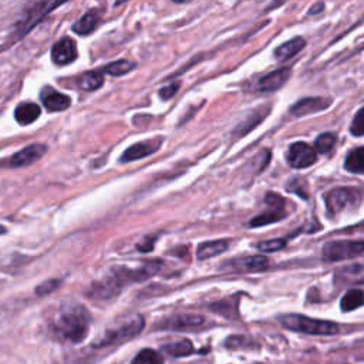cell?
Instances as JSON below:
<instances>
[{
    "label": "cell",
    "instance_id": "obj_1",
    "mask_svg": "<svg viewBox=\"0 0 364 364\" xmlns=\"http://www.w3.org/2000/svg\"><path fill=\"white\" fill-rule=\"evenodd\" d=\"M91 316L88 310L77 303H68L58 309L50 323L51 333L61 341L80 343L90 330Z\"/></svg>",
    "mask_w": 364,
    "mask_h": 364
},
{
    "label": "cell",
    "instance_id": "obj_2",
    "mask_svg": "<svg viewBox=\"0 0 364 364\" xmlns=\"http://www.w3.org/2000/svg\"><path fill=\"white\" fill-rule=\"evenodd\" d=\"M280 321L284 327H287L290 330H294V331H301V333H306V334L328 336V334L338 333V326L333 321L310 318V317L300 316V314L282 316Z\"/></svg>",
    "mask_w": 364,
    "mask_h": 364
},
{
    "label": "cell",
    "instance_id": "obj_3",
    "mask_svg": "<svg viewBox=\"0 0 364 364\" xmlns=\"http://www.w3.org/2000/svg\"><path fill=\"white\" fill-rule=\"evenodd\" d=\"M364 253V240H331L323 247V259L338 262L353 259Z\"/></svg>",
    "mask_w": 364,
    "mask_h": 364
},
{
    "label": "cell",
    "instance_id": "obj_4",
    "mask_svg": "<svg viewBox=\"0 0 364 364\" xmlns=\"http://www.w3.org/2000/svg\"><path fill=\"white\" fill-rule=\"evenodd\" d=\"M142 327H144V318L141 316H136L132 320L127 321L125 324L108 330L94 346L105 347V346L121 343V341L128 340V338L134 337L135 334H138L142 330Z\"/></svg>",
    "mask_w": 364,
    "mask_h": 364
},
{
    "label": "cell",
    "instance_id": "obj_5",
    "mask_svg": "<svg viewBox=\"0 0 364 364\" xmlns=\"http://www.w3.org/2000/svg\"><path fill=\"white\" fill-rule=\"evenodd\" d=\"M327 209L330 213H340L350 206H355L360 202V192L354 188H336L324 196Z\"/></svg>",
    "mask_w": 364,
    "mask_h": 364
},
{
    "label": "cell",
    "instance_id": "obj_6",
    "mask_svg": "<svg viewBox=\"0 0 364 364\" xmlns=\"http://www.w3.org/2000/svg\"><path fill=\"white\" fill-rule=\"evenodd\" d=\"M266 203L270 205V210L267 212H263L257 216H255L252 220H250V226L252 228H259V226H263V225H269V223H274L280 219H283L286 216V212H284V199L273 192H269L264 198Z\"/></svg>",
    "mask_w": 364,
    "mask_h": 364
},
{
    "label": "cell",
    "instance_id": "obj_7",
    "mask_svg": "<svg viewBox=\"0 0 364 364\" xmlns=\"http://www.w3.org/2000/svg\"><path fill=\"white\" fill-rule=\"evenodd\" d=\"M286 159L291 168L303 169L313 165L317 159V152L306 142H294L289 146Z\"/></svg>",
    "mask_w": 364,
    "mask_h": 364
},
{
    "label": "cell",
    "instance_id": "obj_8",
    "mask_svg": "<svg viewBox=\"0 0 364 364\" xmlns=\"http://www.w3.org/2000/svg\"><path fill=\"white\" fill-rule=\"evenodd\" d=\"M47 151V145L44 144H31L27 145L26 148L17 151L11 156H9L6 161L1 162V166L4 168H20V166H27L37 159H40Z\"/></svg>",
    "mask_w": 364,
    "mask_h": 364
},
{
    "label": "cell",
    "instance_id": "obj_9",
    "mask_svg": "<svg viewBox=\"0 0 364 364\" xmlns=\"http://www.w3.org/2000/svg\"><path fill=\"white\" fill-rule=\"evenodd\" d=\"M77 46L71 37L60 38L51 48V60L57 65L70 64L77 58Z\"/></svg>",
    "mask_w": 364,
    "mask_h": 364
},
{
    "label": "cell",
    "instance_id": "obj_10",
    "mask_svg": "<svg viewBox=\"0 0 364 364\" xmlns=\"http://www.w3.org/2000/svg\"><path fill=\"white\" fill-rule=\"evenodd\" d=\"M290 68L289 67H282L277 68L266 75H263L257 82H256V90L262 91V92H273L276 90H279L280 87H283L286 84V81L290 77Z\"/></svg>",
    "mask_w": 364,
    "mask_h": 364
},
{
    "label": "cell",
    "instance_id": "obj_11",
    "mask_svg": "<svg viewBox=\"0 0 364 364\" xmlns=\"http://www.w3.org/2000/svg\"><path fill=\"white\" fill-rule=\"evenodd\" d=\"M330 105V100L323 98V97H307L299 100L291 108L290 114L294 117H301V115H309L314 112H320L326 109Z\"/></svg>",
    "mask_w": 364,
    "mask_h": 364
},
{
    "label": "cell",
    "instance_id": "obj_12",
    "mask_svg": "<svg viewBox=\"0 0 364 364\" xmlns=\"http://www.w3.org/2000/svg\"><path fill=\"white\" fill-rule=\"evenodd\" d=\"M161 144V139H151V141H142L131 145L119 158L121 162H131L141 158H145L151 154H154Z\"/></svg>",
    "mask_w": 364,
    "mask_h": 364
},
{
    "label": "cell",
    "instance_id": "obj_13",
    "mask_svg": "<svg viewBox=\"0 0 364 364\" xmlns=\"http://www.w3.org/2000/svg\"><path fill=\"white\" fill-rule=\"evenodd\" d=\"M40 98H41L43 105L48 111H63V109H67L71 104V100L68 95L61 94V92L53 90L51 87L43 88Z\"/></svg>",
    "mask_w": 364,
    "mask_h": 364
},
{
    "label": "cell",
    "instance_id": "obj_14",
    "mask_svg": "<svg viewBox=\"0 0 364 364\" xmlns=\"http://www.w3.org/2000/svg\"><path fill=\"white\" fill-rule=\"evenodd\" d=\"M232 267L236 270H245V272H260L269 267V259L262 255L255 256H246L236 260H230Z\"/></svg>",
    "mask_w": 364,
    "mask_h": 364
},
{
    "label": "cell",
    "instance_id": "obj_15",
    "mask_svg": "<svg viewBox=\"0 0 364 364\" xmlns=\"http://www.w3.org/2000/svg\"><path fill=\"white\" fill-rule=\"evenodd\" d=\"M41 114V109L34 102H21L14 109V118L20 125L33 124Z\"/></svg>",
    "mask_w": 364,
    "mask_h": 364
},
{
    "label": "cell",
    "instance_id": "obj_16",
    "mask_svg": "<svg viewBox=\"0 0 364 364\" xmlns=\"http://www.w3.org/2000/svg\"><path fill=\"white\" fill-rule=\"evenodd\" d=\"M229 246V240L226 239H219V240H212V242H203L198 246L196 256L199 260H205L209 257H215L220 253H223Z\"/></svg>",
    "mask_w": 364,
    "mask_h": 364
},
{
    "label": "cell",
    "instance_id": "obj_17",
    "mask_svg": "<svg viewBox=\"0 0 364 364\" xmlns=\"http://www.w3.org/2000/svg\"><path fill=\"white\" fill-rule=\"evenodd\" d=\"M306 41L304 38L301 37H294L286 43H283L282 46H279L276 50H274V57L276 60L279 61H286V60H290L291 57H294L303 47H304Z\"/></svg>",
    "mask_w": 364,
    "mask_h": 364
},
{
    "label": "cell",
    "instance_id": "obj_18",
    "mask_svg": "<svg viewBox=\"0 0 364 364\" xmlns=\"http://www.w3.org/2000/svg\"><path fill=\"white\" fill-rule=\"evenodd\" d=\"M100 20V14L97 10H88L81 18H78L74 24H73V31H75L77 34L81 36H88L91 34Z\"/></svg>",
    "mask_w": 364,
    "mask_h": 364
},
{
    "label": "cell",
    "instance_id": "obj_19",
    "mask_svg": "<svg viewBox=\"0 0 364 364\" xmlns=\"http://www.w3.org/2000/svg\"><path fill=\"white\" fill-rule=\"evenodd\" d=\"M344 168L353 173H364V146L354 148L347 154Z\"/></svg>",
    "mask_w": 364,
    "mask_h": 364
},
{
    "label": "cell",
    "instance_id": "obj_20",
    "mask_svg": "<svg viewBox=\"0 0 364 364\" xmlns=\"http://www.w3.org/2000/svg\"><path fill=\"white\" fill-rule=\"evenodd\" d=\"M104 84L102 70L87 71L78 77V87L84 91H94Z\"/></svg>",
    "mask_w": 364,
    "mask_h": 364
},
{
    "label": "cell",
    "instance_id": "obj_21",
    "mask_svg": "<svg viewBox=\"0 0 364 364\" xmlns=\"http://www.w3.org/2000/svg\"><path fill=\"white\" fill-rule=\"evenodd\" d=\"M340 306L343 311H351V310H355L357 307L364 306V290H360V289L348 290L341 297Z\"/></svg>",
    "mask_w": 364,
    "mask_h": 364
},
{
    "label": "cell",
    "instance_id": "obj_22",
    "mask_svg": "<svg viewBox=\"0 0 364 364\" xmlns=\"http://www.w3.org/2000/svg\"><path fill=\"white\" fill-rule=\"evenodd\" d=\"M338 279L350 283H364V264H350L341 267L338 272Z\"/></svg>",
    "mask_w": 364,
    "mask_h": 364
},
{
    "label": "cell",
    "instance_id": "obj_23",
    "mask_svg": "<svg viewBox=\"0 0 364 364\" xmlns=\"http://www.w3.org/2000/svg\"><path fill=\"white\" fill-rule=\"evenodd\" d=\"M203 323L202 316H195V314H185V316H176L168 320L166 327L168 328H191L200 326Z\"/></svg>",
    "mask_w": 364,
    "mask_h": 364
},
{
    "label": "cell",
    "instance_id": "obj_24",
    "mask_svg": "<svg viewBox=\"0 0 364 364\" xmlns=\"http://www.w3.org/2000/svg\"><path fill=\"white\" fill-rule=\"evenodd\" d=\"M134 67H135V63H132L129 60H117L114 63L107 64L102 68V73H107L114 77H119V75H124V74L129 73L131 70H134Z\"/></svg>",
    "mask_w": 364,
    "mask_h": 364
},
{
    "label": "cell",
    "instance_id": "obj_25",
    "mask_svg": "<svg viewBox=\"0 0 364 364\" xmlns=\"http://www.w3.org/2000/svg\"><path fill=\"white\" fill-rule=\"evenodd\" d=\"M162 363H164V357L158 351L152 348H144L135 355L131 364H162Z\"/></svg>",
    "mask_w": 364,
    "mask_h": 364
},
{
    "label": "cell",
    "instance_id": "obj_26",
    "mask_svg": "<svg viewBox=\"0 0 364 364\" xmlns=\"http://www.w3.org/2000/svg\"><path fill=\"white\" fill-rule=\"evenodd\" d=\"M336 141H337V136L333 132H324V134L317 136L313 148H314L316 152L327 154V152H330L333 149Z\"/></svg>",
    "mask_w": 364,
    "mask_h": 364
},
{
    "label": "cell",
    "instance_id": "obj_27",
    "mask_svg": "<svg viewBox=\"0 0 364 364\" xmlns=\"http://www.w3.org/2000/svg\"><path fill=\"white\" fill-rule=\"evenodd\" d=\"M165 350H166L171 355H176V357L186 355V354H191V353L193 351L192 343H191L189 340H182V341H178V343L168 344V346H165Z\"/></svg>",
    "mask_w": 364,
    "mask_h": 364
},
{
    "label": "cell",
    "instance_id": "obj_28",
    "mask_svg": "<svg viewBox=\"0 0 364 364\" xmlns=\"http://www.w3.org/2000/svg\"><path fill=\"white\" fill-rule=\"evenodd\" d=\"M350 132L355 136L364 135V107L360 108L357 111V114L354 115L351 125H350Z\"/></svg>",
    "mask_w": 364,
    "mask_h": 364
},
{
    "label": "cell",
    "instance_id": "obj_29",
    "mask_svg": "<svg viewBox=\"0 0 364 364\" xmlns=\"http://www.w3.org/2000/svg\"><path fill=\"white\" fill-rule=\"evenodd\" d=\"M286 246V240L284 239H270V240H266V242H260L257 245L259 250L262 252H276V250H280Z\"/></svg>",
    "mask_w": 364,
    "mask_h": 364
},
{
    "label": "cell",
    "instance_id": "obj_30",
    "mask_svg": "<svg viewBox=\"0 0 364 364\" xmlns=\"http://www.w3.org/2000/svg\"><path fill=\"white\" fill-rule=\"evenodd\" d=\"M58 286H60L58 279H50V280H46L41 284H38V287L36 289V293H37V296H44V294H48L53 290H55Z\"/></svg>",
    "mask_w": 364,
    "mask_h": 364
},
{
    "label": "cell",
    "instance_id": "obj_31",
    "mask_svg": "<svg viewBox=\"0 0 364 364\" xmlns=\"http://www.w3.org/2000/svg\"><path fill=\"white\" fill-rule=\"evenodd\" d=\"M178 88H179V82L173 81V82H171V84H168V85H165V87H162L159 90V97L162 100H169V98H172L176 94Z\"/></svg>",
    "mask_w": 364,
    "mask_h": 364
},
{
    "label": "cell",
    "instance_id": "obj_32",
    "mask_svg": "<svg viewBox=\"0 0 364 364\" xmlns=\"http://www.w3.org/2000/svg\"><path fill=\"white\" fill-rule=\"evenodd\" d=\"M1 233H6V229H4V226L0 225V235H1Z\"/></svg>",
    "mask_w": 364,
    "mask_h": 364
}]
</instances>
